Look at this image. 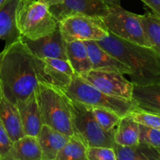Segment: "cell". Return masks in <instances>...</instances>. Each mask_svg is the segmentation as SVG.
I'll use <instances>...</instances> for the list:
<instances>
[{
	"label": "cell",
	"mask_w": 160,
	"mask_h": 160,
	"mask_svg": "<svg viewBox=\"0 0 160 160\" xmlns=\"http://www.w3.org/2000/svg\"><path fill=\"white\" fill-rule=\"evenodd\" d=\"M6 160H42L37 137L25 134L13 142Z\"/></svg>",
	"instance_id": "d6986e66"
},
{
	"label": "cell",
	"mask_w": 160,
	"mask_h": 160,
	"mask_svg": "<svg viewBox=\"0 0 160 160\" xmlns=\"http://www.w3.org/2000/svg\"><path fill=\"white\" fill-rule=\"evenodd\" d=\"M0 120L12 142L25 135L17 105L0 93Z\"/></svg>",
	"instance_id": "e0dca14e"
},
{
	"label": "cell",
	"mask_w": 160,
	"mask_h": 160,
	"mask_svg": "<svg viewBox=\"0 0 160 160\" xmlns=\"http://www.w3.org/2000/svg\"><path fill=\"white\" fill-rule=\"evenodd\" d=\"M59 20L50 6L41 0H23L17 15L20 37L35 40L52 34L59 28Z\"/></svg>",
	"instance_id": "277c9868"
},
{
	"label": "cell",
	"mask_w": 160,
	"mask_h": 160,
	"mask_svg": "<svg viewBox=\"0 0 160 160\" xmlns=\"http://www.w3.org/2000/svg\"><path fill=\"white\" fill-rule=\"evenodd\" d=\"M16 105L20 112L24 134L37 137L43 123L35 91L28 98L17 102Z\"/></svg>",
	"instance_id": "5bb4252c"
},
{
	"label": "cell",
	"mask_w": 160,
	"mask_h": 160,
	"mask_svg": "<svg viewBox=\"0 0 160 160\" xmlns=\"http://www.w3.org/2000/svg\"><path fill=\"white\" fill-rule=\"evenodd\" d=\"M88 148L84 138L74 131L58 153L56 160H87Z\"/></svg>",
	"instance_id": "603a6c76"
},
{
	"label": "cell",
	"mask_w": 160,
	"mask_h": 160,
	"mask_svg": "<svg viewBox=\"0 0 160 160\" xmlns=\"http://www.w3.org/2000/svg\"><path fill=\"white\" fill-rule=\"evenodd\" d=\"M42 152V160H56L58 153L68 141L69 137L60 131L43 124L37 135Z\"/></svg>",
	"instance_id": "9a60e30c"
},
{
	"label": "cell",
	"mask_w": 160,
	"mask_h": 160,
	"mask_svg": "<svg viewBox=\"0 0 160 160\" xmlns=\"http://www.w3.org/2000/svg\"><path fill=\"white\" fill-rule=\"evenodd\" d=\"M101 20L111 34L131 43L152 48L144 30L141 15L126 10L121 6L109 7L108 13Z\"/></svg>",
	"instance_id": "52a82bcc"
},
{
	"label": "cell",
	"mask_w": 160,
	"mask_h": 160,
	"mask_svg": "<svg viewBox=\"0 0 160 160\" xmlns=\"http://www.w3.org/2000/svg\"><path fill=\"white\" fill-rule=\"evenodd\" d=\"M35 93L42 123L71 136L74 131L69 97L65 92L49 83L40 81Z\"/></svg>",
	"instance_id": "3957f363"
},
{
	"label": "cell",
	"mask_w": 160,
	"mask_h": 160,
	"mask_svg": "<svg viewBox=\"0 0 160 160\" xmlns=\"http://www.w3.org/2000/svg\"><path fill=\"white\" fill-rule=\"evenodd\" d=\"M132 99L138 109L160 114V84L134 85Z\"/></svg>",
	"instance_id": "ac0fdd59"
},
{
	"label": "cell",
	"mask_w": 160,
	"mask_h": 160,
	"mask_svg": "<svg viewBox=\"0 0 160 160\" xmlns=\"http://www.w3.org/2000/svg\"><path fill=\"white\" fill-rule=\"evenodd\" d=\"M80 76L107 95L132 99L134 84L122 73L112 70L92 69Z\"/></svg>",
	"instance_id": "9c48e42d"
},
{
	"label": "cell",
	"mask_w": 160,
	"mask_h": 160,
	"mask_svg": "<svg viewBox=\"0 0 160 160\" xmlns=\"http://www.w3.org/2000/svg\"><path fill=\"white\" fill-rule=\"evenodd\" d=\"M113 148L117 160H160V150L142 142L128 146L116 144Z\"/></svg>",
	"instance_id": "ffe728a7"
},
{
	"label": "cell",
	"mask_w": 160,
	"mask_h": 160,
	"mask_svg": "<svg viewBox=\"0 0 160 160\" xmlns=\"http://www.w3.org/2000/svg\"><path fill=\"white\" fill-rule=\"evenodd\" d=\"M130 115L138 124L160 129V114L148 112L138 108L135 110L132 111Z\"/></svg>",
	"instance_id": "484cf974"
},
{
	"label": "cell",
	"mask_w": 160,
	"mask_h": 160,
	"mask_svg": "<svg viewBox=\"0 0 160 160\" xmlns=\"http://www.w3.org/2000/svg\"><path fill=\"white\" fill-rule=\"evenodd\" d=\"M92 111L97 122L105 131L115 130L121 117L109 109L98 106H91Z\"/></svg>",
	"instance_id": "d4e9b609"
},
{
	"label": "cell",
	"mask_w": 160,
	"mask_h": 160,
	"mask_svg": "<svg viewBox=\"0 0 160 160\" xmlns=\"http://www.w3.org/2000/svg\"><path fill=\"white\" fill-rule=\"evenodd\" d=\"M141 19L152 46L160 53V18L153 12H147L141 15Z\"/></svg>",
	"instance_id": "cb8c5ba5"
},
{
	"label": "cell",
	"mask_w": 160,
	"mask_h": 160,
	"mask_svg": "<svg viewBox=\"0 0 160 160\" xmlns=\"http://www.w3.org/2000/svg\"><path fill=\"white\" fill-rule=\"evenodd\" d=\"M5 1H6V0H0V6L3 4V2H4Z\"/></svg>",
	"instance_id": "d6a6232c"
},
{
	"label": "cell",
	"mask_w": 160,
	"mask_h": 160,
	"mask_svg": "<svg viewBox=\"0 0 160 160\" xmlns=\"http://www.w3.org/2000/svg\"><path fill=\"white\" fill-rule=\"evenodd\" d=\"M114 141L120 145H135L139 142V124L128 114L120 118L114 133Z\"/></svg>",
	"instance_id": "7402d4cb"
},
{
	"label": "cell",
	"mask_w": 160,
	"mask_h": 160,
	"mask_svg": "<svg viewBox=\"0 0 160 160\" xmlns=\"http://www.w3.org/2000/svg\"><path fill=\"white\" fill-rule=\"evenodd\" d=\"M67 60L71 65L75 73L81 75L92 69L88 51L84 42L73 41L67 42Z\"/></svg>",
	"instance_id": "44dd1931"
},
{
	"label": "cell",
	"mask_w": 160,
	"mask_h": 160,
	"mask_svg": "<svg viewBox=\"0 0 160 160\" xmlns=\"http://www.w3.org/2000/svg\"><path fill=\"white\" fill-rule=\"evenodd\" d=\"M59 28L66 42L73 41H98L109 35L101 18L74 14L59 22Z\"/></svg>",
	"instance_id": "ba28073f"
},
{
	"label": "cell",
	"mask_w": 160,
	"mask_h": 160,
	"mask_svg": "<svg viewBox=\"0 0 160 160\" xmlns=\"http://www.w3.org/2000/svg\"><path fill=\"white\" fill-rule=\"evenodd\" d=\"M87 160H117L113 148L91 146L88 148Z\"/></svg>",
	"instance_id": "83f0119b"
},
{
	"label": "cell",
	"mask_w": 160,
	"mask_h": 160,
	"mask_svg": "<svg viewBox=\"0 0 160 160\" xmlns=\"http://www.w3.org/2000/svg\"><path fill=\"white\" fill-rule=\"evenodd\" d=\"M63 92L67 96L76 101L90 106L106 108L121 117L138 109L133 99L129 100L107 95L77 73L73 75L70 84Z\"/></svg>",
	"instance_id": "5b68a950"
},
{
	"label": "cell",
	"mask_w": 160,
	"mask_h": 160,
	"mask_svg": "<svg viewBox=\"0 0 160 160\" xmlns=\"http://www.w3.org/2000/svg\"><path fill=\"white\" fill-rule=\"evenodd\" d=\"M23 0H6L0 6V40L6 45L20 38L17 28V15Z\"/></svg>",
	"instance_id": "2e32d148"
},
{
	"label": "cell",
	"mask_w": 160,
	"mask_h": 160,
	"mask_svg": "<svg viewBox=\"0 0 160 160\" xmlns=\"http://www.w3.org/2000/svg\"><path fill=\"white\" fill-rule=\"evenodd\" d=\"M1 57H2V53L0 52V60H1ZM1 89H0V93H1Z\"/></svg>",
	"instance_id": "836d02e7"
},
{
	"label": "cell",
	"mask_w": 160,
	"mask_h": 160,
	"mask_svg": "<svg viewBox=\"0 0 160 160\" xmlns=\"http://www.w3.org/2000/svg\"><path fill=\"white\" fill-rule=\"evenodd\" d=\"M69 97V96H68ZM73 131L79 133L88 147L105 146L114 148L115 130L105 131L97 122L93 115L92 107L88 105L76 101L69 97Z\"/></svg>",
	"instance_id": "8992f818"
},
{
	"label": "cell",
	"mask_w": 160,
	"mask_h": 160,
	"mask_svg": "<svg viewBox=\"0 0 160 160\" xmlns=\"http://www.w3.org/2000/svg\"><path fill=\"white\" fill-rule=\"evenodd\" d=\"M139 142L148 144L160 150V129L139 124Z\"/></svg>",
	"instance_id": "4316f807"
},
{
	"label": "cell",
	"mask_w": 160,
	"mask_h": 160,
	"mask_svg": "<svg viewBox=\"0 0 160 160\" xmlns=\"http://www.w3.org/2000/svg\"><path fill=\"white\" fill-rule=\"evenodd\" d=\"M41 59L42 81L56 86L62 91L70 84L75 74L73 69L67 59Z\"/></svg>",
	"instance_id": "7c38bea8"
},
{
	"label": "cell",
	"mask_w": 160,
	"mask_h": 160,
	"mask_svg": "<svg viewBox=\"0 0 160 160\" xmlns=\"http://www.w3.org/2000/svg\"><path fill=\"white\" fill-rule=\"evenodd\" d=\"M50 10L59 21L74 14L102 18L108 13L109 7L103 0H62L59 4L50 6Z\"/></svg>",
	"instance_id": "30bf717a"
},
{
	"label": "cell",
	"mask_w": 160,
	"mask_h": 160,
	"mask_svg": "<svg viewBox=\"0 0 160 160\" xmlns=\"http://www.w3.org/2000/svg\"><path fill=\"white\" fill-rule=\"evenodd\" d=\"M84 43L88 51L92 69L112 70L128 76L131 73V69L128 66L104 49L95 41H85Z\"/></svg>",
	"instance_id": "4fadbf2b"
},
{
	"label": "cell",
	"mask_w": 160,
	"mask_h": 160,
	"mask_svg": "<svg viewBox=\"0 0 160 160\" xmlns=\"http://www.w3.org/2000/svg\"><path fill=\"white\" fill-rule=\"evenodd\" d=\"M21 38V37H20ZM31 52L35 56L42 59H67L66 41L64 40L59 28L52 34L35 40L21 38Z\"/></svg>",
	"instance_id": "8fae6325"
},
{
	"label": "cell",
	"mask_w": 160,
	"mask_h": 160,
	"mask_svg": "<svg viewBox=\"0 0 160 160\" xmlns=\"http://www.w3.org/2000/svg\"><path fill=\"white\" fill-rule=\"evenodd\" d=\"M142 1L152 9L155 15L160 18V0H142Z\"/></svg>",
	"instance_id": "f546056e"
},
{
	"label": "cell",
	"mask_w": 160,
	"mask_h": 160,
	"mask_svg": "<svg viewBox=\"0 0 160 160\" xmlns=\"http://www.w3.org/2000/svg\"><path fill=\"white\" fill-rule=\"evenodd\" d=\"M13 142L11 140L7 131L0 120V160H6Z\"/></svg>",
	"instance_id": "f1b7e54d"
},
{
	"label": "cell",
	"mask_w": 160,
	"mask_h": 160,
	"mask_svg": "<svg viewBox=\"0 0 160 160\" xmlns=\"http://www.w3.org/2000/svg\"><path fill=\"white\" fill-rule=\"evenodd\" d=\"M108 7H118L121 6L120 5V0H103Z\"/></svg>",
	"instance_id": "4dcf8cb0"
},
{
	"label": "cell",
	"mask_w": 160,
	"mask_h": 160,
	"mask_svg": "<svg viewBox=\"0 0 160 160\" xmlns=\"http://www.w3.org/2000/svg\"><path fill=\"white\" fill-rule=\"evenodd\" d=\"M0 60V89L16 104L28 98L42 81L41 59L34 56L21 38L5 45Z\"/></svg>",
	"instance_id": "6da1fadb"
},
{
	"label": "cell",
	"mask_w": 160,
	"mask_h": 160,
	"mask_svg": "<svg viewBox=\"0 0 160 160\" xmlns=\"http://www.w3.org/2000/svg\"><path fill=\"white\" fill-rule=\"evenodd\" d=\"M41 1L45 2L46 4H48L49 6H54V5L60 3L61 2H62V0H41Z\"/></svg>",
	"instance_id": "1f68e13d"
},
{
	"label": "cell",
	"mask_w": 160,
	"mask_h": 160,
	"mask_svg": "<svg viewBox=\"0 0 160 160\" xmlns=\"http://www.w3.org/2000/svg\"><path fill=\"white\" fill-rule=\"evenodd\" d=\"M96 42L131 69L129 77L134 85L160 84V53L153 48L131 43L109 32Z\"/></svg>",
	"instance_id": "7a4b0ae2"
}]
</instances>
